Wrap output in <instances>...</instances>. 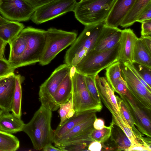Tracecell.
I'll list each match as a JSON object with an SVG mask.
<instances>
[{"mask_svg": "<svg viewBox=\"0 0 151 151\" xmlns=\"http://www.w3.org/2000/svg\"><path fill=\"white\" fill-rule=\"evenodd\" d=\"M52 116V111L41 105L30 121L24 124L22 131L29 137L36 150H42L46 145L53 143Z\"/></svg>", "mask_w": 151, "mask_h": 151, "instance_id": "cell-1", "label": "cell"}, {"mask_svg": "<svg viewBox=\"0 0 151 151\" xmlns=\"http://www.w3.org/2000/svg\"><path fill=\"white\" fill-rule=\"evenodd\" d=\"M95 82L101 100L111 113L112 122L124 131L132 144H137V138L119 108L114 91L106 77L95 76Z\"/></svg>", "mask_w": 151, "mask_h": 151, "instance_id": "cell-2", "label": "cell"}, {"mask_svg": "<svg viewBox=\"0 0 151 151\" xmlns=\"http://www.w3.org/2000/svg\"><path fill=\"white\" fill-rule=\"evenodd\" d=\"M104 22L85 26L79 36L66 51L65 63L70 67H75L88 53L94 49Z\"/></svg>", "mask_w": 151, "mask_h": 151, "instance_id": "cell-3", "label": "cell"}, {"mask_svg": "<svg viewBox=\"0 0 151 151\" xmlns=\"http://www.w3.org/2000/svg\"><path fill=\"white\" fill-rule=\"evenodd\" d=\"M116 0H81L73 12L80 22L85 26L104 22Z\"/></svg>", "mask_w": 151, "mask_h": 151, "instance_id": "cell-4", "label": "cell"}, {"mask_svg": "<svg viewBox=\"0 0 151 151\" xmlns=\"http://www.w3.org/2000/svg\"><path fill=\"white\" fill-rule=\"evenodd\" d=\"M120 42L113 48L104 51L93 50L75 67L77 72L84 76H96L101 71L118 61Z\"/></svg>", "mask_w": 151, "mask_h": 151, "instance_id": "cell-5", "label": "cell"}, {"mask_svg": "<svg viewBox=\"0 0 151 151\" xmlns=\"http://www.w3.org/2000/svg\"><path fill=\"white\" fill-rule=\"evenodd\" d=\"M72 89L71 98L75 114L89 111H101L102 105L97 103L93 98L87 88L84 76L77 72L75 67L70 69Z\"/></svg>", "mask_w": 151, "mask_h": 151, "instance_id": "cell-6", "label": "cell"}, {"mask_svg": "<svg viewBox=\"0 0 151 151\" xmlns=\"http://www.w3.org/2000/svg\"><path fill=\"white\" fill-rule=\"evenodd\" d=\"M19 34L25 39L26 46L19 68L39 62L46 45V31L27 27Z\"/></svg>", "mask_w": 151, "mask_h": 151, "instance_id": "cell-7", "label": "cell"}, {"mask_svg": "<svg viewBox=\"0 0 151 151\" xmlns=\"http://www.w3.org/2000/svg\"><path fill=\"white\" fill-rule=\"evenodd\" d=\"M46 42L45 49L39 63L44 66L49 64L56 55L71 45L77 38L74 32H68L54 28L46 31Z\"/></svg>", "mask_w": 151, "mask_h": 151, "instance_id": "cell-8", "label": "cell"}, {"mask_svg": "<svg viewBox=\"0 0 151 151\" xmlns=\"http://www.w3.org/2000/svg\"><path fill=\"white\" fill-rule=\"evenodd\" d=\"M120 62L121 76L126 82L130 96L136 104L150 117L151 92L124 63Z\"/></svg>", "mask_w": 151, "mask_h": 151, "instance_id": "cell-9", "label": "cell"}, {"mask_svg": "<svg viewBox=\"0 0 151 151\" xmlns=\"http://www.w3.org/2000/svg\"><path fill=\"white\" fill-rule=\"evenodd\" d=\"M71 67L65 63L60 65L40 87L39 99L41 105L52 111L59 108L53 100L54 94L60 84L70 72Z\"/></svg>", "mask_w": 151, "mask_h": 151, "instance_id": "cell-10", "label": "cell"}, {"mask_svg": "<svg viewBox=\"0 0 151 151\" xmlns=\"http://www.w3.org/2000/svg\"><path fill=\"white\" fill-rule=\"evenodd\" d=\"M76 3V0H53L37 8L31 19L36 24L42 23L73 12Z\"/></svg>", "mask_w": 151, "mask_h": 151, "instance_id": "cell-11", "label": "cell"}, {"mask_svg": "<svg viewBox=\"0 0 151 151\" xmlns=\"http://www.w3.org/2000/svg\"><path fill=\"white\" fill-rule=\"evenodd\" d=\"M96 118L95 114L76 125L54 142L55 146L61 149L71 145L84 143L90 144L93 141L91 134L94 129L93 124Z\"/></svg>", "mask_w": 151, "mask_h": 151, "instance_id": "cell-12", "label": "cell"}, {"mask_svg": "<svg viewBox=\"0 0 151 151\" xmlns=\"http://www.w3.org/2000/svg\"><path fill=\"white\" fill-rule=\"evenodd\" d=\"M36 9L26 0H2L0 13L9 21H25L31 18Z\"/></svg>", "mask_w": 151, "mask_h": 151, "instance_id": "cell-13", "label": "cell"}, {"mask_svg": "<svg viewBox=\"0 0 151 151\" xmlns=\"http://www.w3.org/2000/svg\"><path fill=\"white\" fill-rule=\"evenodd\" d=\"M126 103L131 112L135 125L139 131L147 137H151V118L135 103L129 93L126 96L119 95Z\"/></svg>", "mask_w": 151, "mask_h": 151, "instance_id": "cell-14", "label": "cell"}, {"mask_svg": "<svg viewBox=\"0 0 151 151\" xmlns=\"http://www.w3.org/2000/svg\"><path fill=\"white\" fill-rule=\"evenodd\" d=\"M122 30L104 24L93 50L97 52L111 49L120 42Z\"/></svg>", "mask_w": 151, "mask_h": 151, "instance_id": "cell-15", "label": "cell"}, {"mask_svg": "<svg viewBox=\"0 0 151 151\" xmlns=\"http://www.w3.org/2000/svg\"><path fill=\"white\" fill-rule=\"evenodd\" d=\"M15 75L13 73L0 77V109L4 112L12 111Z\"/></svg>", "mask_w": 151, "mask_h": 151, "instance_id": "cell-16", "label": "cell"}, {"mask_svg": "<svg viewBox=\"0 0 151 151\" xmlns=\"http://www.w3.org/2000/svg\"><path fill=\"white\" fill-rule=\"evenodd\" d=\"M138 38L131 29L122 30L118 61L124 63L133 62V53Z\"/></svg>", "mask_w": 151, "mask_h": 151, "instance_id": "cell-17", "label": "cell"}, {"mask_svg": "<svg viewBox=\"0 0 151 151\" xmlns=\"http://www.w3.org/2000/svg\"><path fill=\"white\" fill-rule=\"evenodd\" d=\"M136 0H116L104 21L109 26L118 27Z\"/></svg>", "mask_w": 151, "mask_h": 151, "instance_id": "cell-18", "label": "cell"}, {"mask_svg": "<svg viewBox=\"0 0 151 151\" xmlns=\"http://www.w3.org/2000/svg\"><path fill=\"white\" fill-rule=\"evenodd\" d=\"M95 111H85L78 114H75L67 119L61 125L58 126L54 131L53 143L65 135L76 125L96 114Z\"/></svg>", "mask_w": 151, "mask_h": 151, "instance_id": "cell-19", "label": "cell"}, {"mask_svg": "<svg viewBox=\"0 0 151 151\" xmlns=\"http://www.w3.org/2000/svg\"><path fill=\"white\" fill-rule=\"evenodd\" d=\"M10 51L8 61L15 70L19 68L24 53L26 42L19 34L10 44Z\"/></svg>", "mask_w": 151, "mask_h": 151, "instance_id": "cell-20", "label": "cell"}, {"mask_svg": "<svg viewBox=\"0 0 151 151\" xmlns=\"http://www.w3.org/2000/svg\"><path fill=\"white\" fill-rule=\"evenodd\" d=\"M24 123L21 118L10 112H3L0 115V130L12 134L22 131Z\"/></svg>", "mask_w": 151, "mask_h": 151, "instance_id": "cell-21", "label": "cell"}, {"mask_svg": "<svg viewBox=\"0 0 151 151\" xmlns=\"http://www.w3.org/2000/svg\"><path fill=\"white\" fill-rule=\"evenodd\" d=\"M72 81L70 72L61 83L53 96L54 101L59 109L60 104L66 103L69 100L72 95Z\"/></svg>", "mask_w": 151, "mask_h": 151, "instance_id": "cell-22", "label": "cell"}, {"mask_svg": "<svg viewBox=\"0 0 151 151\" xmlns=\"http://www.w3.org/2000/svg\"><path fill=\"white\" fill-rule=\"evenodd\" d=\"M24 28L19 22L9 21L0 25V38L10 44Z\"/></svg>", "mask_w": 151, "mask_h": 151, "instance_id": "cell-23", "label": "cell"}, {"mask_svg": "<svg viewBox=\"0 0 151 151\" xmlns=\"http://www.w3.org/2000/svg\"><path fill=\"white\" fill-rule=\"evenodd\" d=\"M150 3L151 0H136L120 26L124 28L133 25L136 22L142 12Z\"/></svg>", "mask_w": 151, "mask_h": 151, "instance_id": "cell-24", "label": "cell"}, {"mask_svg": "<svg viewBox=\"0 0 151 151\" xmlns=\"http://www.w3.org/2000/svg\"><path fill=\"white\" fill-rule=\"evenodd\" d=\"M110 137L116 150L127 151L132 145L131 141L122 129L114 123Z\"/></svg>", "mask_w": 151, "mask_h": 151, "instance_id": "cell-25", "label": "cell"}, {"mask_svg": "<svg viewBox=\"0 0 151 151\" xmlns=\"http://www.w3.org/2000/svg\"><path fill=\"white\" fill-rule=\"evenodd\" d=\"M15 86L14 91L12 112L15 116L21 118L22 88L21 84L23 81L22 77L19 75H15Z\"/></svg>", "mask_w": 151, "mask_h": 151, "instance_id": "cell-26", "label": "cell"}, {"mask_svg": "<svg viewBox=\"0 0 151 151\" xmlns=\"http://www.w3.org/2000/svg\"><path fill=\"white\" fill-rule=\"evenodd\" d=\"M133 60V61L151 68V54L139 38H138L134 47Z\"/></svg>", "mask_w": 151, "mask_h": 151, "instance_id": "cell-27", "label": "cell"}, {"mask_svg": "<svg viewBox=\"0 0 151 151\" xmlns=\"http://www.w3.org/2000/svg\"><path fill=\"white\" fill-rule=\"evenodd\" d=\"M19 145V140L16 136L0 130V151H15Z\"/></svg>", "mask_w": 151, "mask_h": 151, "instance_id": "cell-28", "label": "cell"}, {"mask_svg": "<svg viewBox=\"0 0 151 151\" xmlns=\"http://www.w3.org/2000/svg\"><path fill=\"white\" fill-rule=\"evenodd\" d=\"M106 78L113 90L119 79L122 77L120 62H115L106 68Z\"/></svg>", "mask_w": 151, "mask_h": 151, "instance_id": "cell-29", "label": "cell"}, {"mask_svg": "<svg viewBox=\"0 0 151 151\" xmlns=\"http://www.w3.org/2000/svg\"><path fill=\"white\" fill-rule=\"evenodd\" d=\"M113 123L111 122L110 126H105L101 129H94L91 134V137L93 141H97L103 143L110 137Z\"/></svg>", "mask_w": 151, "mask_h": 151, "instance_id": "cell-30", "label": "cell"}, {"mask_svg": "<svg viewBox=\"0 0 151 151\" xmlns=\"http://www.w3.org/2000/svg\"><path fill=\"white\" fill-rule=\"evenodd\" d=\"M130 63L140 77L151 87V68L134 61Z\"/></svg>", "mask_w": 151, "mask_h": 151, "instance_id": "cell-31", "label": "cell"}, {"mask_svg": "<svg viewBox=\"0 0 151 151\" xmlns=\"http://www.w3.org/2000/svg\"><path fill=\"white\" fill-rule=\"evenodd\" d=\"M95 76H85V82L88 90L93 98L99 104L102 105L95 84Z\"/></svg>", "mask_w": 151, "mask_h": 151, "instance_id": "cell-32", "label": "cell"}, {"mask_svg": "<svg viewBox=\"0 0 151 151\" xmlns=\"http://www.w3.org/2000/svg\"><path fill=\"white\" fill-rule=\"evenodd\" d=\"M118 104L122 114L134 132L137 129L131 112L125 102L121 98L116 96Z\"/></svg>", "mask_w": 151, "mask_h": 151, "instance_id": "cell-33", "label": "cell"}, {"mask_svg": "<svg viewBox=\"0 0 151 151\" xmlns=\"http://www.w3.org/2000/svg\"><path fill=\"white\" fill-rule=\"evenodd\" d=\"M73 108L71 97L68 102L60 105L58 112L60 121L58 126L61 125L67 119V116L70 110Z\"/></svg>", "mask_w": 151, "mask_h": 151, "instance_id": "cell-34", "label": "cell"}, {"mask_svg": "<svg viewBox=\"0 0 151 151\" xmlns=\"http://www.w3.org/2000/svg\"><path fill=\"white\" fill-rule=\"evenodd\" d=\"M14 70L8 60L0 58V77L14 73Z\"/></svg>", "mask_w": 151, "mask_h": 151, "instance_id": "cell-35", "label": "cell"}, {"mask_svg": "<svg viewBox=\"0 0 151 151\" xmlns=\"http://www.w3.org/2000/svg\"><path fill=\"white\" fill-rule=\"evenodd\" d=\"M89 144L86 143L73 144L65 146L61 149L62 151H88V147Z\"/></svg>", "mask_w": 151, "mask_h": 151, "instance_id": "cell-36", "label": "cell"}, {"mask_svg": "<svg viewBox=\"0 0 151 151\" xmlns=\"http://www.w3.org/2000/svg\"><path fill=\"white\" fill-rule=\"evenodd\" d=\"M114 91L117 92L119 95L126 96L128 93L126 82L122 77L116 84Z\"/></svg>", "mask_w": 151, "mask_h": 151, "instance_id": "cell-37", "label": "cell"}, {"mask_svg": "<svg viewBox=\"0 0 151 151\" xmlns=\"http://www.w3.org/2000/svg\"><path fill=\"white\" fill-rule=\"evenodd\" d=\"M151 19V3H150L142 12L136 22L142 23L143 22Z\"/></svg>", "mask_w": 151, "mask_h": 151, "instance_id": "cell-38", "label": "cell"}, {"mask_svg": "<svg viewBox=\"0 0 151 151\" xmlns=\"http://www.w3.org/2000/svg\"><path fill=\"white\" fill-rule=\"evenodd\" d=\"M141 36H151V19L141 23Z\"/></svg>", "mask_w": 151, "mask_h": 151, "instance_id": "cell-39", "label": "cell"}, {"mask_svg": "<svg viewBox=\"0 0 151 151\" xmlns=\"http://www.w3.org/2000/svg\"><path fill=\"white\" fill-rule=\"evenodd\" d=\"M35 9L54 0H26Z\"/></svg>", "mask_w": 151, "mask_h": 151, "instance_id": "cell-40", "label": "cell"}, {"mask_svg": "<svg viewBox=\"0 0 151 151\" xmlns=\"http://www.w3.org/2000/svg\"><path fill=\"white\" fill-rule=\"evenodd\" d=\"M124 63L132 71V72L136 76L140 81L143 84V85L149 91L151 92V87H150L140 77L139 75L135 70L134 68L133 67L131 63L130 62H127Z\"/></svg>", "mask_w": 151, "mask_h": 151, "instance_id": "cell-41", "label": "cell"}, {"mask_svg": "<svg viewBox=\"0 0 151 151\" xmlns=\"http://www.w3.org/2000/svg\"><path fill=\"white\" fill-rule=\"evenodd\" d=\"M102 143L97 141H93L89 145L88 151H100L102 150Z\"/></svg>", "mask_w": 151, "mask_h": 151, "instance_id": "cell-42", "label": "cell"}, {"mask_svg": "<svg viewBox=\"0 0 151 151\" xmlns=\"http://www.w3.org/2000/svg\"><path fill=\"white\" fill-rule=\"evenodd\" d=\"M148 52L151 54V36H141L139 38Z\"/></svg>", "mask_w": 151, "mask_h": 151, "instance_id": "cell-43", "label": "cell"}, {"mask_svg": "<svg viewBox=\"0 0 151 151\" xmlns=\"http://www.w3.org/2000/svg\"><path fill=\"white\" fill-rule=\"evenodd\" d=\"M94 128L96 129H101L105 127L104 121L102 119L97 118L94 121L93 124Z\"/></svg>", "mask_w": 151, "mask_h": 151, "instance_id": "cell-44", "label": "cell"}, {"mask_svg": "<svg viewBox=\"0 0 151 151\" xmlns=\"http://www.w3.org/2000/svg\"><path fill=\"white\" fill-rule=\"evenodd\" d=\"M127 151H150L147 147L144 146L132 144L127 149Z\"/></svg>", "mask_w": 151, "mask_h": 151, "instance_id": "cell-45", "label": "cell"}, {"mask_svg": "<svg viewBox=\"0 0 151 151\" xmlns=\"http://www.w3.org/2000/svg\"><path fill=\"white\" fill-rule=\"evenodd\" d=\"M7 43L0 38V58L4 59V50Z\"/></svg>", "mask_w": 151, "mask_h": 151, "instance_id": "cell-46", "label": "cell"}, {"mask_svg": "<svg viewBox=\"0 0 151 151\" xmlns=\"http://www.w3.org/2000/svg\"><path fill=\"white\" fill-rule=\"evenodd\" d=\"M44 151H62L60 148L53 146L52 144H49L45 146L42 149Z\"/></svg>", "mask_w": 151, "mask_h": 151, "instance_id": "cell-47", "label": "cell"}, {"mask_svg": "<svg viewBox=\"0 0 151 151\" xmlns=\"http://www.w3.org/2000/svg\"><path fill=\"white\" fill-rule=\"evenodd\" d=\"M75 114V111L73 108L71 109L69 111L67 116V119L72 117Z\"/></svg>", "mask_w": 151, "mask_h": 151, "instance_id": "cell-48", "label": "cell"}, {"mask_svg": "<svg viewBox=\"0 0 151 151\" xmlns=\"http://www.w3.org/2000/svg\"><path fill=\"white\" fill-rule=\"evenodd\" d=\"M9 21V20L3 17L0 14V25L6 23Z\"/></svg>", "mask_w": 151, "mask_h": 151, "instance_id": "cell-49", "label": "cell"}, {"mask_svg": "<svg viewBox=\"0 0 151 151\" xmlns=\"http://www.w3.org/2000/svg\"><path fill=\"white\" fill-rule=\"evenodd\" d=\"M3 111L0 109V115H1V114L2 113Z\"/></svg>", "mask_w": 151, "mask_h": 151, "instance_id": "cell-50", "label": "cell"}, {"mask_svg": "<svg viewBox=\"0 0 151 151\" xmlns=\"http://www.w3.org/2000/svg\"><path fill=\"white\" fill-rule=\"evenodd\" d=\"M2 0H0V6L1 4Z\"/></svg>", "mask_w": 151, "mask_h": 151, "instance_id": "cell-51", "label": "cell"}]
</instances>
